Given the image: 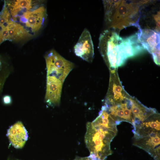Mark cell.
Wrapping results in <instances>:
<instances>
[{"mask_svg": "<svg viewBox=\"0 0 160 160\" xmlns=\"http://www.w3.org/2000/svg\"><path fill=\"white\" fill-rule=\"evenodd\" d=\"M117 125L102 106L98 116L86 125L84 140L90 156L97 160H105L112 154L110 144L117 134Z\"/></svg>", "mask_w": 160, "mask_h": 160, "instance_id": "cell-1", "label": "cell"}, {"mask_svg": "<svg viewBox=\"0 0 160 160\" xmlns=\"http://www.w3.org/2000/svg\"><path fill=\"white\" fill-rule=\"evenodd\" d=\"M122 39L114 30H104L100 35L98 49L109 70H117L126 61L121 49Z\"/></svg>", "mask_w": 160, "mask_h": 160, "instance_id": "cell-2", "label": "cell"}, {"mask_svg": "<svg viewBox=\"0 0 160 160\" xmlns=\"http://www.w3.org/2000/svg\"><path fill=\"white\" fill-rule=\"evenodd\" d=\"M147 0H121L109 25V27L120 32L126 27H138L140 12Z\"/></svg>", "mask_w": 160, "mask_h": 160, "instance_id": "cell-3", "label": "cell"}, {"mask_svg": "<svg viewBox=\"0 0 160 160\" xmlns=\"http://www.w3.org/2000/svg\"><path fill=\"white\" fill-rule=\"evenodd\" d=\"M160 130L139 127L133 130V144L146 151L154 160L160 159Z\"/></svg>", "mask_w": 160, "mask_h": 160, "instance_id": "cell-4", "label": "cell"}, {"mask_svg": "<svg viewBox=\"0 0 160 160\" xmlns=\"http://www.w3.org/2000/svg\"><path fill=\"white\" fill-rule=\"evenodd\" d=\"M45 58L47 76H54L63 83L67 76L73 69V63L53 49L48 52Z\"/></svg>", "mask_w": 160, "mask_h": 160, "instance_id": "cell-5", "label": "cell"}, {"mask_svg": "<svg viewBox=\"0 0 160 160\" xmlns=\"http://www.w3.org/2000/svg\"><path fill=\"white\" fill-rule=\"evenodd\" d=\"M134 98L129 95L119 102L114 104L104 103L103 106L117 125L125 121L131 124L133 128L135 127L136 119L132 111Z\"/></svg>", "mask_w": 160, "mask_h": 160, "instance_id": "cell-6", "label": "cell"}, {"mask_svg": "<svg viewBox=\"0 0 160 160\" xmlns=\"http://www.w3.org/2000/svg\"><path fill=\"white\" fill-rule=\"evenodd\" d=\"M160 14L159 1L147 0L140 9L138 29H150L160 33Z\"/></svg>", "mask_w": 160, "mask_h": 160, "instance_id": "cell-7", "label": "cell"}, {"mask_svg": "<svg viewBox=\"0 0 160 160\" xmlns=\"http://www.w3.org/2000/svg\"><path fill=\"white\" fill-rule=\"evenodd\" d=\"M138 38L145 50L151 54L155 63L160 65V33L148 29H138Z\"/></svg>", "mask_w": 160, "mask_h": 160, "instance_id": "cell-8", "label": "cell"}, {"mask_svg": "<svg viewBox=\"0 0 160 160\" xmlns=\"http://www.w3.org/2000/svg\"><path fill=\"white\" fill-rule=\"evenodd\" d=\"M47 11L44 6H41L32 11H28L17 21L23 23L28 31L35 32L39 31L43 26L47 17Z\"/></svg>", "mask_w": 160, "mask_h": 160, "instance_id": "cell-9", "label": "cell"}, {"mask_svg": "<svg viewBox=\"0 0 160 160\" xmlns=\"http://www.w3.org/2000/svg\"><path fill=\"white\" fill-rule=\"evenodd\" d=\"M117 70L110 71L109 86L104 103L113 104L121 102L128 95L119 79Z\"/></svg>", "mask_w": 160, "mask_h": 160, "instance_id": "cell-10", "label": "cell"}, {"mask_svg": "<svg viewBox=\"0 0 160 160\" xmlns=\"http://www.w3.org/2000/svg\"><path fill=\"white\" fill-rule=\"evenodd\" d=\"M75 55L84 60L91 62L94 57V46L88 30L85 28L74 47Z\"/></svg>", "mask_w": 160, "mask_h": 160, "instance_id": "cell-11", "label": "cell"}, {"mask_svg": "<svg viewBox=\"0 0 160 160\" xmlns=\"http://www.w3.org/2000/svg\"><path fill=\"white\" fill-rule=\"evenodd\" d=\"M63 84L55 77L47 76L45 101L49 105L55 106L60 104Z\"/></svg>", "mask_w": 160, "mask_h": 160, "instance_id": "cell-12", "label": "cell"}, {"mask_svg": "<svg viewBox=\"0 0 160 160\" xmlns=\"http://www.w3.org/2000/svg\"><path fill=\"white\" fill-rule=\"evenodd\" d=\"M7 135L11 144L16 148H22L28 137L26 129L20 121L10 127L7 131Z\"/></svg>", "mask_w": 160, "mask_h": 160, "instance_id": "cell-13", "label": "cell"}, {"mask_svg": "<svg viewBox=\"0 0 160 160\" xmlns=\"http://www.w3.org/2000/svg\"><path fill=\"white\" fill-rule=\"evenodd\" d=\"M7 28L9 41H18L30 36L28 31L23 26L11 20Z\"/></svg>", "mask_w": 160, "mask_h": 160, "instance_id": "cell-14", "label": "cell"}, {"mask_svg": "<svg viewBox=\"0 0 160 160\" xmlns=\"http://www.w3.org/2000/svg\"><path fill=\"white\" fill-rule=\"evenodd\" d=\"M121 0H103L104 19L107 25L111 23L116 10Z\"/></svg>", "mask_w": 160, "mask_h": 160, "instance_id": "cell-15", "label": "cell"}, {"mask_svg": "<svg viewBox=\"0 0 160 160\" xmlns=\"http://www.w3.org/2000/svg\"><path fill=\"white\" fill-rule=\"evenodd\" d=\"M3 102L6 105H8L11 103L12 99L11 97L9 95H5L3 97Z\"/></svg>", "mask_w": 160, "mask_h": 160, "instance_id": "cell-16", "label": "cell"}, {"mask_svg": "<svg viewBox=\"0 0 160 160\" xmlns=\"http://www.w3.org/2000/svg\"><path fill=\"white\" fill-rule=\"evenodd\" d=\"M73 160H92L89 156L85 157H76Z\"/></svg>", "mask_w": 160, "mask_h": 160, "instance_id": "cell-17", "label": "cell"}]
</instances>
